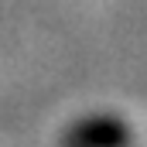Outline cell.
Instances as JSON below:
<instances>
[{"label":"cell","instance_id":"cell-1","mask_svg":"<svg viewBox=\"0 0 147 147\" xmlns=\"http://www.w3.org/2000/svg\"><path fill=\"white\" fill-rule=\"evenodd\" d=\"M58 147H134V127L116 113H89L62 130Z\"/></svg>","mask_w":147,"mask_h":147}]
</instances>
